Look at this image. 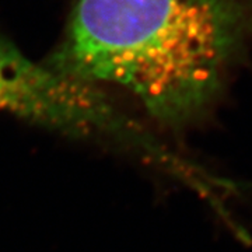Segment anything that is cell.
Segmentation results:
<instances>
[{"instance_id": "6da1fadb", "label": "cell", "mask_w": 252, "mask_h": 252, "mask_svg": "<svg viewBox=\"0 0 252 252\" xmlns=\"http://www.w3.org/2000/svg\"><path fill=\"white\" fill-rule=\"evenodd\" d=\"M252 44V0H76L48 64L130 91L160 125L205 119Z\"/></svg>"}, {"instance_id": "7a4b0ae2", "label": "cell", "mask_w": 252, "mask_h": 252, "mask_svg": "<svg viewBox=\"0 0 252 252\" xmlns=\"http://www.w3.org/2000/svg\"><path fill=\"white\" fill-rule=\"evenodd\" d=\"M0 112L70 136L142 140L97 86L28 59L0 39Z\"/></svg>"}]
</instances>
